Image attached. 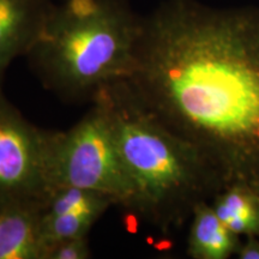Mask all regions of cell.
<instances>
[{"mask_svg": "<svg viewBox=\"0 0 259 259\" xmlns=\"http://www.w3.org/2000/svg\"><path fill=\"white\" fill-rule=\"evenodd\" d=\"M142 15L130 0H65L27 56L44 88L65 102H93L134 69Z\"/></svg>", "mask_w": 259, "mask_h": 259, "instance_id": "cell-3", "label": "cell"}, {"mask_svg": "<svg viewBox=\"0 0 259 259\" xmlns=\"http://www.w3.org/2000/svg\"><path fill=\"white\" fill-rule=\"evenodd\" d=\"M44 205L24 204L0 212V259H44Z\"/></svg>", "mask_w": 259, "mask_h": 259, "instance_id": "cell-7", "label": "cell"}, {"mask_svg": "<svg viewBox=\"0 0 259 259\" xmlns=\"http://www.w3.org/2000/svg\"><path fill=\"white\" fill-rule=\"evenodd\" d=\"M102 215L96 212H70L63 215H45L41 218V241L44 259L47 248L56 242L74 238H87L90 229Z\"/></svg>", "mask_w": 259, "mask_h": 259, "instance_id": "cell-10", "label": "cell"}, {"mask_svg": "<svg viewBox=\"0 0 259 259\" xmlns=\"http://www.w3.org/2000/svg\"><path fill=\"white\" fill-rule=\"evenodd\" d=\"M52 0H0V87L12 61L27 57L53 11Z\"/></svg>", "mask_w": 259, "mask_h": 259, "instance_id": "cell-6", "label": "cell"}, {"mask_svg": "<svg viewBox=\"0 0 259 259\" xmlns=\"http://www.w3.org/2000/svg\"><path fill=\"white\" fill-rule=\"evenodd\" d=\"M52 136L27 120L0 87V212L24 204L46 205L53 191Z\"/></svg>", "mask_w": 259, "mask_h": 259, "instance_id": "cell-5", "label": "cell"}, {"mask_svg": "<svg viewBox=\"0 0 259 259\" xmlns=\"http://www.w3.org/2000/svg\"><path fill=\"white\" fill-rule=\"evenodd\" d=\"M226 185L259 181V9L163 0L142 24L126 78Z\"/></svg>", "mask_w": 259, "mask_h": 259, "instance_id": "cell-1", "label": "cell"}, {"mask_svg": "<svg viewBox=\"0 0 259 259\" xmlns=\"http://www.w3.org/2000/svg\"><path fill=\"white\" fill-rule=\"evenodd\" d=\"M93 106L76 125L53 131L50 173L53 190L76 186L111 196L116 205L130 210L134 185L119 154L111 119L105 106Z\"/></svg>", "mask_w": 259, "mask_h": 259, "instance_id": "cell-4", "label": "cell"}, {"mask_svg": "<svg viewBox=\"0 0 259 259\" xmlns=\"http://www.w3.org/2000/svg\"><path fill=\"white\" fill-rule=\"evenodd\" d=\"M94 100L102 102L111 119L134 185L128 212L141 221L170 234L200 202H210L227 186L205 155L149 112L126 79L105 87Z\"/></svg>", "mask_w": 259, "mask_h": 259, "instance_id": "cell-2", "label": "cell"}, {"mask_svg": "<svg viewBox=\"0 0 259 259\" xmlns=\"http://www.w3.org/2000/svg\"><path fill=\"white\" fill-rule=\"evenodd\" d=\"M187 254L194 259H227L236 253L240 240L223 223L208 200L196 206L190 219Z\"/></svg>", "mask_w": 259, "mask_h": 259, "instance_id": "cell-8", "label": "cell"}, {"mask_svg": "<svg viewBox=\"0 0 259 259\" xmlns=\"http://www.w3.org/2000/svg\"><path fill=\"white\" fill-rule=\"evenodd\" d=\"M210 204L234 234L259 236V193L252 184H228L215 194Z\"/></svg>", "mask_w": 259, "mask_h": 259, "instance_id": "cell-9", "label": "cell"}, {"mask_svg": "<svg viewBox=\"0 0 259 259\" xmlns=\"http://www.w3.org/2000/svg\"><path fill=\"white\" fill-rule=\"evenodd\" d=\"M92 257L88 236L67 239L51 245L45 253V259H87Z\"/></svg>", "mask_w": 259, "mask_h": 259, "instance_id": "cell-11", "label": "cell"}, {"mask_svg": "<svg viewBox=\"0 0 259 259\" xmlns=\"http://www.w3.org/2000/svg\"><path fill=\"white\" fill-rule=\"evenodd\" d=\"M247 240L239 246L236 254L240 259H259V236H246Z\"/></svg>", "mask_w": 259, "mask_h": 259, "instance_id": "cell-12", "label": "cell"}, {"mask_svg": "<svg viewBox=\"0 0 259 259\" xmlns=\"http://www.w3.org/2000/svg\"><path fill=\"white\" fill-rule=\"evenodd\" d=\"M252 186H253L254 189L257 190V192L259 193V181H258V183H254V184H252Z\"/></svg>", "mask_w": 259, "mask_h": 259, "instance_id": "cell-13", "label": "cell"}]
</instances>
